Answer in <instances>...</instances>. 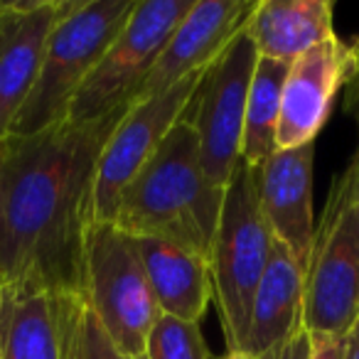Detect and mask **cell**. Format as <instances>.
Here are the masks:
<instances>
[{
  "label": "cell",
  "mask_w": 359,
  "mask_h": 359,
  "mask_svg": "<svg viewBox=\"0 0 359 359\" xmlns=\"http://www.w3.org/2000/svg\"><path fill=\"white\" fill-rule=\"evenodd\" d=\"M126 109L6 140L3 290L81 293L86 236L94 224L96 165Z\"/></svg>",
  "instance_id": "6da1fadb"
},
{
  "label": "cell",
  "mask_w": 359,
  "mask_h": 359,
  "mask_svg": "<svg viewBox=\"0 0 359 359\" xmlns=\"http://www.w3.org/2000/svg\"><path fill=\"white\" fill-rule=\"evenodd\" d=\"M222 200L224 190L205 177L195 128L180 118L123 190L114 224L130 236L175 241L207 259Z\"/></svg>",
  "instance_id": "7a4b0ae2"
},
{
  "label": "cell",
  "mask_w": 359,
  "mask_h": 359,
  "mask_svg": "<svg viewBox=\"0 0 359 359\" xmlns=\"http://www.w3.org/2000/svg\"><path fill=\"white\" fill-rule=\"evenodd\" d=\"M135 3L138 0H62L35 86L13 123L11 138H30L65 123L74 96L126 27Z\"/></svg>",
  "instance_id": "3957f363"
},
{
  "label": "cell",
  "mask_w": 359,
  "mask_h": 359,
  "mask_svg": "<svg viewBox=\"0 0 359 359\" xmlns=\"http://www.w3.org/2000/svg\"><path fill=\"white\" fill-rule=\"evenodd\" d=\"M271 244L273 236L261 212L256 170L239 160L224 187L219 222L207 256L212 300L219 310L229 352H244L251 303L269 266Z\"/></svg>",
  "instance_id": "277c9868"
},
{
  "label": "cell",
  "mask_w": 359,
  "mask_h": 359,
  "mask_svg": "<svg viewBox=\"0 0 359 359\" xmlns=\"http://www.w3.org/2000/svg\"><path fill=\"white\" fill-rule=\"evenodd\" d=\"M359 318L357 165L339 172L303 271V330L344 337Z\"/></svg>",
  "instance_id": "5b68a950"
},
{
  "label": "cell",
  "mask_w": 359,
  "mask_h": 359,
  "mask_svg": "<svg viewBox=\"0 0 359 359\" xmlns=\"http://www.w3.org/2000/svg\"><path fill=\"white\" fill-rule=\"evenodd\" d=\"M84 293L111 342L130 359H140L158 320L153 290L135 251L133 236L109 222H94L84 249Z\"/></svg>",
  "instance_id": "8992f818"
},
{
  "label": "cell",
  "mask_w": 359,
  "mask_h": 359,
  "mask_svg": "<svg viewBox=\"0 0 359 359\" xmlns=\"http://www.w3.org/2000/svg\"><path fill=\"white\" fill-rule=\"evenodd\" d=\"M195 0H138L126 27L72 101L67 121L86 123L133 104L177 22Z\"/></svg>",
  "instance_id": "52a82bcc"
},
{
  "label": "cell",
  "mask_w": 359,
  "mask_h": 359,
  "mask_svg": "<svg viewBox=\"0 0 359 359\" xmlns=\"http://www.w3.org/2000/svg\"><path fill=\"white\" fill-rule=\"evenodd\" d=\"M256 60L259 55L244 27L205 69L195 99L182 114L197 133L205 177L219 190L226 187L241 160L246 101Z\"/></svg>",
  "instance_id": "ba28073f"
},
{
  "label": "cell",
  "mask_w": 359,
  "mask_h": 359,
  "mask_svg": "<svg viewBox=\"0 0 359 359\" xmlns=\"http://www.w3.org/2000/svg\"><path fill=\"white\" fill-rule=\"evenodd\" d=\"M202 74H192L180 84L160 91V94L135 99L128 104L116 128L111 130L99 165H96L94 182V222L114 224L118 200L138 170L153 158L165 135L182 118L190 101L200 89Z\"/></svg>",
  "instance_id": "9c48e42d"
},
{
  "label": "cell",
  "mask_w": 359,
  "mask_h": 359,
  "mask_svg": "<svg viewBox=\"0 0 359 359\" xmlns=\"http://www.w3.org/2000/svg\"><path fill=\"white\" fill-rule=\"evenodd\" d=\"M352 72V45L342 42L337 35L310 47L298 60L290 62L280 96L276 150L315 143L332 111L334 99L347 86Z\"/></svg>",
  "instance_id": "30bf717a"
},
{
  "label": "cell",
  "mask_w": 359,
  "mask_h": 359,
  "mask_svg": "<svg viewBox=\"0 0 359 359\" xmlns=\"http://www.w3.org/2000/svg\"><path fill=\"white\" fill-rule=\"evenodd\" d=\"M254 6L256 0H195L172 30L135 99L160 94L187 76L205 72L246 27Z\"/></svg>",
  "instance_id": "8fae6325"
},
{
  "label": "cell",
  "mask_w": 359,
  "mask_h": 359,
  "mask_svg": "<svg viewBox=\"0 0 359 359\" xmlns=\"http://www.w3.org/2000/svg\"><path fill=\"white\" fill-rule=\"evenodd\" d=\"M315 143L276 150L259 170L256 187L269 231L305 271L315 239L313 215Z\"/></svg>",
  "instance_id": "7c38bea8"
},
{
  "label": "cell",
  "mask_w": 359,
  "mask_h": 359,
  "mask_svg": "<svg viewBox=\"0 0 359 359\" xmlns=\"http://www.w3.org/2000/svg\"><path fill=\"white\" fill-rule=\"evenodd\" d=\"M62 0H0V143L25 106Z\"/></svg>",
  "instance_id": "4fadbf2b"
},
{
  "label": "cell",
  "mask_w": 359,
  "mask_h": 359,
  "mask_svg": "<svg viewBox=\"0 0 359 359\" xmlns=\"http://www.w3.org/2000/svg\"><path fill=\"white\" fill-rule=\"evenodd\" d=\"M303 332V269L280 241L271 244L269 266L254 293L244 352L278 359L285 344Z\"/></svg>",
  "instance_id": "5bb4252c"
},
{
  "label": "cell",
  "mask_w": 359,
  "mask_h": 359,
  "mask_svg": "<svg viewBox=\"0 0 359 359\" xmlns=\"http://www.w3.org/2000/svg\"><path fill=\"white\" fill-rule=\"evenodd\" d=\"M133 244L160 313L200 323L212 300L210 264L205 256L155 236H133Z\"/></svg>",
  "instance_id": "9a60e30c"
},
{
  "label": "cell",
  "mask_w": 359,
  "mask_h": 359,
  "mask_svg": "<svg viewBox=\"0 0 359 359\" xmlns=\"http://www.w3.org/2000/svg\"><path fill=\"white\" fill-rule=\"evenodd\" d=\"M332 0H256L246 35L264 60L293 62L334 35Z\"/></svg>",
  "instance_id": "2e32d148"
},
{
  "label": "cell",
  "mask_w": 359,
  "mask_h": 359,
  "mask_svg": "<svg viewBox=\"0 0 359 359\" xmlns=\"http://www.w3.org/2000/svg\"><path fill=\"white\" fill-rule=\"evenodd\" d=\"M0 359H62L57 293L3 290Z\"/></svg>",
  "instance_id": "e0dca14e"
},
{
  "label": "cell",
  "mask_w": 359,
  "mask_h": 359,
  "mask_svg": "<svg viewBox=\"0 0 359 359\" xmlns=\"http://www.w3.org/2000/svg\"><path fill=\"white\" fill-rule=\"evenodd\" d=\"M290 62H276L259 57L249 86L244 116V138H241V160L259 170L276 153V130L280 116V96L288 76Z\"/></svg>",
  "instance_id": "ac0fdd59"
},
{
  "label": "cell",
  "mask_w": 359,
  "mask_h": 359,
  "mask_svg": "<svg viewBox=\"0 0 359 359\" xmlns=\"http://www.w3.org/2000/svg\"><path fill=\"white\" fill-rule=\"evenodd\" d=\"M62 359H130L111 342L84 293H57Z\"/></svg>",
  "instance_id": "d6986e66"
},
{
  "label": "cell",
  "mask_w": 359,
  "mask_h": 359,
  "mask_svg": "<svg viewBox=\"0 0 359 359\" xmlns=\"http://www.w3.org/2000/svg\"><path fill=\"white\" fill-rule=\"evenodd\" d=\"M143 359H210L200 323L160 313L145 339Z\"/></svg>",
  "instance_id": "ffe728a7"
},
{
  "label": "cell",
  "mask_w": 359,
  "mask_h": 359,
  "mask_svg": "<svg viewBox=\"0 0 359 359\" xmlns=\"http://www.w3.org/2000/svg\"><path fill=\"white\" fill-rule=\"evenodd\" d=\"M310 357L308 359H344V337L323 332H308Z\"/></svg>",
  "instance_id": "44dd1931"
},
{
  "label": "cell",
  "mask_w": 359,
  "mask_h": 359,
  "mask_svg": "<svg viewBox=\"0 0 359 359\" xmlns=\"http://www.w3.org/2000/svg\"><path fill=\"white\" fill-rule=\"evenodd\" d=\"M352 52H354V72L349 76L347 86H344V109H347L349 116H354V121L359 126V37L352 45Z\"/></svg>",
  "instance_id": "7402d4cb"
},
{
  "label": "cell",
  "mask_w": 359,
  "mask_h": 359,
  "mask_svg": "<svg viewBox=\"0 0 359 359\" xmlns=\"http://www.w3.org/2000/svg\"><path fill=\"white\" fill-rule=\"evenodd\" d=\"M310 357V337L308 332H300L298 337H293L288 344H285V349L278 354V359H308Z\"/></svg>",
  "instance_id": "603a6c76"
},
{
  "label": "cell",
  "mask_w": 359,
  "mask_h": 359,
  "mask_svg": "<svg viewBox=\"0 0 359 359\" xmlns=\"http://www.w3.org/2000/svg\"><path fill=\"white\" fill-rule=\"evenodd\" d=\"M3 145L0 143V254H3V239H6V163H3Z\"/></svg>",
  "instance_id": "cb8c5ba5"
},
{
  "label": "cell",
  "mask_w": 359,
  "mask_h": 359,
  "mask_svg": "<svg viewBox=\"0 0 359 359\" xmlns=\"http://www.w3.org/2000/svg\"><path fill=\"white\" fill-rule=\"evenodd\" d=\"M344 359H359V318L344 334Z\"/></svg>",
  "instance_id": "d4e9b609"
},
{
  "label": "cell",
  "mask_w": 359,
  "mask_h": 359,
  "mask_svg": "<svg viewBox=\"0 0 359 359\" xmlns=\"http://www.w3.org/2000/svg\"><path fill=\"white\" fill-rule=\"evenodd\" d=\"M224 359H256L254 354H249V352H229Z\"/></svg>",
  "instance_id": "484cf974"
},
{
  "label": "cell",
  "mask_w": 359,
  "mask_h": 359,
  "mask_svg": "<svg viewBox=\"0 0 359 359\" xmlns=\"http://www.w3.org/2000/svg\"><path fill=\"white\" fill-rule=\"evenodd\" d=\"M354 165H357V205H359V148H357V155H354Z\"/></svg>",
  "instance_id": "4316f807"
},
{
  "label": "cell",
  "mask_w": 359,
  "mask_h": 359,
  "mask_svg": "<svg viewBox=\"0 0 359 359\" xmlns=\"http://www.w3.org/2000/svg\"><path fill=\"white\" fill-rule=\"evenodd\" d=\"M0 310H3V290H0Z\"/></svg>",
  "instance_id": "83f0119b"
},
{
  "label": "cell",
  "mask_w": 359,
  "mask_h": 359,
  "mask_svg": "<svg viewBox=\"0 0 359 359\" xmlns=\"http://www.w3.org/2000/svg\"><path fill=\"white\" fill-rule=\"evenodd\" d=\"M140 359H143V357H140Z\"/></svg>",
  "instance_id": "f1b7e54d"
}]
</instances>
